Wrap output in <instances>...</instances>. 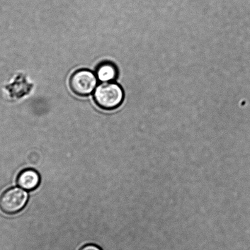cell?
Instances as JSON below:
<instances>
[{
    "instance_id": "3957f363",
    "label": "cell",
    "mask_w": 250,
    "mask_h": 250,
    "mask_svg": "<svg viewBox=\"0 0 250 250\" xmlns=\"http://www.w3.org/2000/svg\"><path fill=\"white\" fill-rule=\"evenodd\" d=\"M98 77L88 69L77 70L70 79V86L77 96L86 97L93 93L98 85Z\"/></svg>"
},
{
    "instance_id": "8992f818",
    "label": "cell",
    "mask_w": 250,
    "mask_h": 250,
    "mask_svg": "<svg viewBox=\"0 0 250 250\" xmlns=\"http://www.w3.org/2000/svg\"><path fill=\"white\" fill-rule=\"evenodd\" d=\"M79 250H101V249L95 245L89 244L84 245Z\"/></svg>"
},
{
    "instance_id": "6da1fadb",
    "label": "cell",
    "mask_w": 250,
    "mask_h": 250,
    "mask_svg": "<svg viewBox=\"0 0 250 250\" xmlns=\"http://www.w3.org/2000/svg\"><path fill=\"white\" fill-rule=\"evenodd\" d=\"M125 93L120 84L114 82L103 83L96 87L94 99L99 107L105 110H113L123 103Z\"/></svg>"
},
{
    "instance_id": "5b68a950",
    "label": "cell",
    "mask_w": 250,
    "mask_h": 250,
    "mask_svg": "<svg viewBox=\"0 0 250 250\" xmlns=\"http://www.w3.org/2000/svg\"><path fill=\"white\" fill-rule=\"evenodd\" d=\"M118 68L111 62H104L99 65L96 70V76L102 83L113 82L117 79Z\"/></svg>"
},
{
    "instance_id": "7a4b0ae2",
    "label": "cell",
    "mask_w": 250,
    "mask_h": 250,
    "mask_svg": "<svg viewBox=\"0 0 250 250\" xmlns=\"http://www.w3.org/2000/svg\"><path fill=\"white\" fill-rule=\"evenodd\" d=\"M28 200V193L25 190L18 188H9L0 196V210L6 215L16 214L25 208Z\"/></svg>"
},
{
    "instance_id": "277c9868",
    "label": "cell",
    "mask_w": 250,
    "mask_h": 250,
    "mask_svg": "<svg viewBox=\"0 0 250 250\" xmlns=\"http://www.w3.org/2000/svg\"><path fill=\"white\" fill-rule=\"evenodd\" d=\"M41 183L40 174L33 169H24L19 174L17 184L26 191H33L37 188Z\"/></svg>"
}]
</instances>
